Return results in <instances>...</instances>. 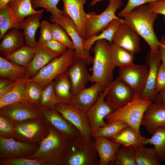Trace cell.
<instances>
[{
    "label": "cell",
    "mask_w": 165,
    "mask_h": 165,
    "mask_svg": "<svg viewBox=\"0 0 165 165\" xmlns=\"http://www.w3.org/2000/svg\"><path fill=\"white\" fill-rule=\"evenodd\" d=\"M69 143L63 134L49 123L48 133L38 142V150L24 157L43 161L48 165H63L64 155Z\"/></svg>",
    "instance_id": "cell-1"
},
{
    "label": "cell",
    "mask_w": 165,
    "mask_h": 165,
    "mask_svg": "<svg viewBox=\"0 0 165 165\" xmlns=\"http://www.w3.org/2000/svg\"><path fill=\"white\" fill-rule=\"evenodd\" d=\"M158 14L150 11L147 5H140L123 17L124 22L141 37L152 51H159V41L154 32L153 24Z\"/></svg>",
    "instance_id": "cell-2"
},
{
    "label": "cell",
    "mask_w": 165,
    "mask_h": 165,
    "mask_svg": "<svg viewBox=\"0 0 165 165\" xmlns=\"http://www.w3.org/2000/svg\"><path fill=\"white\" fill-rule=\"evenodd\" d=\"M92 46L94 54L90 82H99L105 87L113 81V72L115 68L110 53V43L105 39L96 41Z\"/></svg>",
    "instance_id": "cell-3"
},
{
    "label": "cell",
    "mask_w": 165,
    "mask_h": 165,
    "mask_svg": "<svg viewBox=\"0 0 165 165\" xmlns=\"http://www.w3.org/2000/svg\"><path fill=\"white\" fill-rule=\"evenodd\" d=\"M94 139L81 137L69 143L64 152L63 165H99Z\"/></svg>",
    "instance_id": "cell-4"
},
{
    "label": "cell",
    "mask_w": 165,
    "mask_h": 165,
    "mask_svg": "<svg viewBox=\"0 0 165 165\" xmlns=\"http://www.w3.org/2000/svg\"><path fill=\"white\" fill-rule=\"evenodd\" d=\"M151 102L136 97L131 102L107 115L105 118L107 123L120 121L127 123L139 135L140 127L144 113Z\"/></svg>",
    "instance_id": "cell-5"
},
{
    "label": "cell",
    "mask_w": 165,
    "mask_h": 165,
    "mask_svg": "<svg viewBox=\"0 0 165 165\" xmlns=\"http://www.w3.org/2000/svg\"><path fill=\"white\" fill-rule=\"evenodd\" d=\"M75 51L68 49L63 53L52 60L32 78L28 80L46 88L57 77L66 72L75 60Z\"/></svg>",
    "instance_id": "cell-6"
},
{
    "label": "cell",
    "mask_w": 165,
    "mask_h": 165,
    "mask_svg": "<svg viewBox=\"0 0 165 165\" xmlns=\"http://www.w3.org/2000/svg\"><path fill=\"white\" fill-rule=\"evenodd\" d=\"M123 5V0H109L107 7L100 14L93 11L86 13L84 26L85 40L97 35L107 28L112 20L119 18L115 13Z\"/></svg>",
    "instance_id": "cell-7"
},
{
    "label": "cell",
    "mask_w": 165,
    "mask_h": 165,
    "mask_svg": "<svg viewBox=\"0 0 165 165\" xmlns=\"http://www.w3.org/2000/svg\"><path fill=\"white\" fill-rule=\"evenodd\" d=\"M0 115L15 125L44 117L40 108L28 101L11 104L0 108Z\"/></svg>",
    "instance_id": "cell-8"
},
{
    "label": "cell",
    "mask_w": 165,
    "mask_h": 165,
    "mask_svg": "<svg viewBox=\"0 0 165 165\" xmlns=\"http://www.w3.org/2000/svg\"><path fill=\"white\" fill-rule=\"evenodd\" d=\"M49 125L44 117L15 125L13 138L21 141L38 143L48 134Z\"/></svg>",
    "instance_id": "cell-9"
},
{
    "label": "cell",
    "mask_w": 165,
    "mask_h": 165,
    "mask_svg": "<svg viewBox=\"0 0 165 165\" xmlns=\"http://www.w3.org/2000/svg\"><path fill=\"white\" fill-rule=\"evenodd\" d=\"M148 72L147 64L134 63L127 67L119 68L118 77L133 91L136 97H140L145 86Z\"/></svg>",
    "instance_id": "cell-10"
},
{
    "label": "cell",
    "mask_w": 165,
    "mask_h": 165,
    "mask_svg": "<svg viewBox=\"0 0 165 165\" xmlns=\"http://www.w3.org/2000/svg\"><path fill=\"white\" fill-rule=\"evenodd\" d=\"M54 108L78 130L82 137L92 138V129L86 112L71 103H58Z\"/></svg>",
    "instance_id": "cell-11"
},
{
    "label": "cell",
    "mask_w": 165,
    "mask_h": 165,
    "mask_svg": "<svg viewBox=\"0 0 165 165\" xmlns=\"http://www.w3.org/2000/svg\"><path fill=\"white\" fill-rule=\"evenodd\" d=\"M63 11L58 19H50L51 21L59 24L69 35L74 46L75 59H82L88 65L92 64L93 57L88 55L83 48V44L85 40L80 36L73 20L63 10Z\"/></svg>",
    "instance_id": "cell-12"
},
{
    "label": "cell",
    "mask_w": 165,
    "mask_h": 165,
    "mask_svg": "<svg viewBox=\"0 0 165 165\" xmlns=\"http://www.w3.org/2000/svg\"><path fill=\"white\" fill-rule=\"evenodd\" d=\"M38 143H31L16 140L13 138L0 137V159L24 157L38 150Z\"/></svg>",
    "instance_id": "cell-13"
},
{
    "label": "cell",
    "mask_w": 165,
    "mask_h": 165,
    "mask_svg": "<svg viewBox=\"0 0 165 165\" xmlns=\"http://www.w3.org/2000/svg\"><path fill=\"white\" fill-rule=\"evenodd\" d=\"M114 81L106 87L104 91L100 94L86 112L92 130L106 125L107 123L105 121V117L115 111L105 99L106 95Z\"/></svg>",
    "instance_id": "cell-14"
},
{
    "label": "cell",
    "mask_w": 165,
    "mask_h": 165,
    "mask_svg": "<svg viewBox=\"0 0 165 165\" xmlns=\"http://www.w3.org/2000/svg\"><path fill=\"white\" fill-rule=\"evenodd\" d=\"M41 108L44 118L49 123L63 134L69 143L81 137L78 130L54 107Z\"/></svg>",
    "instance_id": "cell-15"
},
{
    "label": "cell",
    "mask_w": 165,
    "mask_h": 165,
    "mask_svg": "<svg viewBox=\"0 0 165 165\" xmlns=\"http://www.w3.org/2000/svg\"><path fill=\"white\" fill-rule=\"evenodd\" d=\"M136 97L133 91L118 77L114 81L105 99L116 111L127 105Z\"/></svg>",
    "instance_id": "cell-16"
},
{
    "label": "cell",
    "mask_w": 165,
    "mask_h": 165,
    "mask_svg": "<svg viewBox=\"0 0 165 165\" xmlns=\"http://www.w3.org/2000/svg\"><path fill=\"white\" fill-rule=\"evenodd\" d=\"M161 61L160 53L148 52L146 57L145 62L148 68V72L144 90L140 98L147 101H154L157 94L156 83L157 74Z\"/></svg>",
    "instance_id": "cell-17"
},
{
    "label": "cell",
    "mask_w": 165,
    "mask_h": 165,
    "mask_svg": "<svg viewBox=\"0 0 165 165\" xmlns=\"http://www.w3.org/2000/svg\"><path fill=\"white\" fill-rule=\"evenodd\" d=\"M141 125L152 135L165 127V104L151 102L144 113Z\"/></svg>",
    "instance_id": "cell-18"
},
{
    "label": "cell",
    "mask_w": 165,
    "mask_h": 165,
    "mask_svg": "<svg viewBox=\"0 0 165 165\" xmlns=\"http://www.w3.org/2000/svg\"><path fill=\"white\" fill-rule=\"evenodd\" d=\"M88 64L81 59H75L67 73L71 86V91L73 95L84 89L89 82L91 75L87 68Z\"/></svg>",
    "instance_id": "cell-19"
},
{
    "label": "cell",
    "mask_w": 165,
    "mask_h": 165,
    "mask_svg": "<svg viewBox=\"0 0 165 165\" xmlns=\"http://www.w3.org/2000/svg\"><path fill=\"white\" fill-rule=\"evenodd\" d=\"M138 35L124 22L114 34L112 42L134 54L140 50V38Z\"/></svg>",
    "instance_id": "cell-20"
},
{
    "label": "cell",
    "mask_w": 165,
    "mask_h": 165,
    "mask_svg": "<svg viewBox=\"0 0 165 165\" xmlns=\"http://www.w3.org/2000/svg\"><path fill=\"white\" fill-rule=\"evenodd\" d=\"M105 87L100 82H95L73 94L70 103L86 112Z\"/></svg>",
    "instance_id": "cell-21"
},
{
    "label": "cell",
    "mask_w": 165,
    "mask_h": 165,
    "mask_svg": "<svg viewBox=\"0 0 165 165\" xmlns=\"http://www.w3.org/2000/svg\"><path fill=\"white\" fill-rule=\"evenodd\" d=\"M32 0H10L6 8L15 28L20 29V25L26 17L34 14L43 13L44 9L36 10L33 7Z\"/></svg>",
    "instance_id": "cell-22"
},
{
    "label": "cell",
    "mask_w": 165,
    "mask_h": 165,
    "mask_svg": "<svg viewBox=\"0 0 165 165\" xmlns=\"http://www.w3.org/2000/svg\"><path fill=\"white\" fill-rule=\"evenodd\" d=\"M35 52L32 59L26 67L27 78L30 79L54 58L60 56L51 51L42 43L37 41L35 47Z\"/></svg>",
    "instance_id": "cell-23"
},
{
    "label": "cell",
    "mask_w": 165,
    "mask_h": 165,
    "mask_svg": "<svg viewBox=\"0 0 165 165\" xmlns=\"http://www.w3.org/2000/svg\"><path fill=\"white\" fill-rule=\"evenodd\" d=\"M63 11L73 20L81 37L85 40L84 22L86 13L84 5L86 0H61Z\"/></svg>",
    "instance_id": "cell-24"
},
{
    "label": "cell",
    "mask_w": 165,
    "mask_h": 165,
    "mask_svg": "<svg viewBox=\"0 0 165 165\" xmlns=\"http://www.w3.org/2000/svg\"><path fill=\"white\" fill-rule=\"evenodd\" d=\"M93 138L99 159V165H115L116 153L121 145L101 137Z\"/></svg>",
    "instance_id": "cell-25"
},
{
    "label": "cell",
    "mask_w": 165,
    "mask_h": 165,
    "mask_svg": "<svg viewBox=\"0 0 165 165\" xmlns=\"http://www.w3.org/2000/svg\"><path fill=\"white\" fill-rule=\"evenodd\" d=\"M0 44V51L6 56L17 51L25 46L23 32L13 28L9 30L3 36Z\"/></svg>",
    "instance_id": "cell-26"
},
{
    "label": "cell",
    "mask_w": 165,
    "mask_h": 165,
    "mask_svg": "<svg viewBox=\"0 0 165 165\" xmlns=\"http://www.w3.org/2000/svg\"><path fill=\"white\" fill-rule=\"evenodd\" d=\"M43 13H39L28 16L21 22L19 29L23 31L25 40V46L35 47L37 42L35 41L36 31L41 24L40 20Z\"/></svg>",
    "instance_id": "cell-27"
},
{
    "label": "cell",
    "mask_w": 165,
    "mask_h": 165,
    "mask_svg": "<svg viewBox=\"0 0 165 165\" xmlns=\"http://www.w3.org/2000/svg\"><path fill=\"white\" fill-rule=\"evenodd\" d=\"M147 139L141 135L138 134L129 126L123 129L115 136L109 139L122 145L133 147L138 145H147Z\"/></svg>",
    "instance_id": "cell-28"
},
{
    "label": "cell",
    "mask_w": 165,
    "mask_h": 165,
    "mask_svg": "<svg viewBox=\"0 0 165 165\" xmlns=\"http://www.w3.org/2000/svg\"><path fill=\"white\" fill-rule=\"evenodd\" d=\"M26 67L21 66L0 57V77L12 81L23 79H27Z\"/></svg>",
    "instance_id": "cell-29"
},
{
    "label": "cell",
    "mask_w": 165,
    "mask_h": 165,
    "mask_svg": "<svg viewBox=\"0 0 165 165\" xmlns=\"http://www.w3.org/2000/svg\"><path fill=\"white\" fill-rule=\"evenodd\" d=\"M54 88L58 103H70L73 94L69 77L65 72L54 80Z\"/></svg>",
    "instance_id": "cell-30"
},
{
    "label": "cell",
    "mask_w": 165,
    "mask_h": 165,
    "mask_svg": "<svg viewBox=\"0 0 165 165\" xmlns=\"http://www.w3.org/2000/svg\"><path fill=\"white\" fill-rule=\"evenodd\" d=\"M110 53L115 67L124 68L134 64V54L113 42L110 43Z\"/></svg>",
    "instance_id": "cell-31"
},
{
    "label": "cell",
    "mask_w": 165,
    "mask_h": 165,
    "mask_svg": "<svg viewBox=\"0 0 165 165\" xmlns=\"http://www.w3.org/2000/svg\"><path fill=\"white\" fill-rule=\"evenodd\" d=\"M124 22L123 19L119 18L112 20L108 27L99 35L90 38L85 40L83 43L84 49L87 53L90 55V52L91 47L97 41L105 39L110 43L112 42V38L114 34L119 26Z\"/></svg>",
    "instance_id": "cell-32"
},
{
    "label": "cell",
    "mask_w": 165,
    "mask_h": 165,
    "mask_svg": "<svg viewBox=\"0 0 165 165\" xmlns=\"http://www.w3.org/2000/svg\"><path fill=\"white\" fill-rule=\"evenodd\" d=\"M27 79H20L10 92L0 98V108L11 104L27 101L25 90Z\"/></svg>",
    "instance_id": "cell-33"
},
{
    "label": "cell",
    "mask_w": 165,
    "mask_h": 165,
    "mask_svg": "<svg viewBox=\"0 0 165 165\" xmlns=\"http://www.w3.org/2000/svg\"><path fill=\"white\" fill-rule=\"evenodd\" d=\"M143 145L134 147L137 165H160V161L154 148H146Z\"/></svg>",
    "instance_id": "cell-34"
},
{
    "label": "cell",
    "mask_w": 165,
    "mask_h": 165,
    "mask_svg": "<svg viewBox=\"0 0 165 165\" xmlns=\"http://www.w3.org/2000/svg\"><path fill=\"white\" fill-rule=\"evenodd\" d=\"M35 47L25 46L15 52L6 56L5 58L17 65L27 67L32 59Z\"/></svg>",
    "instance_id": "cell-35"
},
{
    "label": "cell",
    "mask_w": 165,
    "mask_h": 165,
    "mask_svg": "<svg viewBox=\"0 0 165 165\" xmlns=\"http://www.w3.org/2000/svg\"><path fill=\"white\" fill-rule=\"evenodd\" d=\"M128 126L126 123L120 121L107 123L104 126L92 130V137H101L109 139Z\"/></svg>",
    "instance_id": "cell-36"
},
{
    "label": "cell",
    "mask_w": 165,
    "mask_h": 165,
    "mask_svg": "<svg viewBox=\"0 0 165 165\" xmlns=\"http://www.w3.org/2000/svg\"><path fill=\"white\" fill-rule=\"evenodd\" d=\"M134 147L121 145L116 153L115 165H137Z\"/></svg>",
    "instance_id": "cell-37"
},
{
    "label": "cell",
    "mask_w": 165,
    "mask_h": 165,
    "mask_svg": "<svg viewBox=\"0 0 165 165\" xmlns=\"http://www.w3.org/2000/svg\"><path fill=\"white\" fill-rule=\"evenodd\" d=\"M147 141L154 146L160 162H165V127L157 130Z\"/></svg>",
    "instance_id": "cell-38"
},
{
    "label": "cell",
    "mask_w": 165,
    "mask_h": 165,
    "mask_svg": "<svg viewBox=\"0 0 165 165\" xmlns=\"http://www.w3.org/2000/svg\"><path fill=\"white\" fill-rule=\"evenodd\" d=\"M25 90L27 101L39 106L44 90L43 87L35 82L27 79Z\"/></svg>",
    "instance_id": "cell-39"
},
{
    "label": "cell",
    "mask_w": 165,
    "mask_h": 165,
    "mask_svg": "<svg viewBox=\"0 0 165 165\" xmlns=\"http://www.w3.org/2000/svg\"><path fill=\"white\" fill-rule=\"evenodd\" d=\"M60 0H32V5L35 9L42 8L46 9L52 14L50 19L57 20L63 13V10L58 8L57 5Z\"/></svg>",
    "instance_id": "cell-40"
},
{
    "label": "cell",
    "mask_w": 165,
    "mask_h": 165,
    "mask_svg": "<svg viewBox=\"0 0 165 165\" xmlns=\"http://www.w3.org/2000/svg\"><path fill=\"white\" fill-rule=\"evenodd\" d=\"M51 30L53 39L64 45L68 49H74L73 42L66 30L59 24H51Z\"/></svg>",
    "instance_id": "cell-41"
},
{
    "label": "cell",
    "mask_w": 165,
    "mask_h": 165,
    "mask_svg": "<svg viewBox=\"0 0 165 165\" xmlns=\"http://www.w3.org/2000/svg\"><path fill=\"white\" fill-rule=\"evenodd\" d=\"M58 103L54 88V80L44 89L39 107L43 108L54 107Z\"/></svg>",
    "instance_id": "cell-42"
},
{
    "label": "cell",
    "mask_w": 165,
    "mask_h": 165,
    "mask_svg": "<svg viewBox=\"0 0 165 165\" xmlns=\"http://www.w3.org/2000/svg\"><path fill=\"white\" fill-rule=\"evenodd\" d=\"M0 165H48L46 162L39 160L24 157L13 158L0 159Z\"/></svg>",
    "instance_id": "cell-43"
},
{
    "label": "cell",
    "mask_w": 165,
    "mask_h": 165,
    "mask_svg": "<svg viewBox=\"0 0 165 165\" xmlns=\"http://www.w3.org/2000/svg\"><path fill=\"white\" fill-rule=\"evenodd\" d=\"M15 28L6 8L0 9V40L11 28Z\"/></svg>",
    "instance_id": "cell-44"
},
{
    "label": "cell",
    "mask_w": 165,
    "mask_h": 165,
    "mask_svg": "<svg viewBox=\"0 0 165 165\" xmlns=\"http://www.w3.org/2000/svg\"><path fill=\"white\" fill-rule=\"evenodd\" d=\"M15 125L0 115V137L13 138Z\"/></svg>",
    "instance_id": "cell-45"
},
{
    "label": "cell",
    "mask_w": 165,
    "mask_h": 165,
    "mask_svg": "<svg viewBox=\"0 0 165 165\" xmlns=\"http://www.w3.org/2000/svg\"><path fill=\"white\" fill-rule=\"evenodd\" d=\"M40 27V35L38 42L42 44L53 39L51 24L47 21L43 20L41 22Z\"/></svg>",
    "instance_id": "cell-46"
},
{
    "label": "cell",
    "mask_w": 165,
    "mask_h": 165,
    "mask_svg": "<svg viewBox=\"0 0 165 165\" xmlns=\"http://www.w3.org/2000/svg\"><path fill=\"white\" fill-rule=\"evenodd\" d=\"M159 0H128L124 9L118 13L119 17H123L129 14L135 8L143 4Z\"/></svg>",
    "instance_id": "cell-47"
},
{
    "label": "cell",
    "mask_w": 165,
    "mask_h": 165,
    "mask_svg": "<svg viewBox=\"0 0 165 165\" xmlns=\"http://www.w3.org/2000/svg\"><path fill=\"white\" fill-rule=\"evenodd\" d=\"M42 44L51 51L60 55L68 49V48L63 44L54 39Z\"/></svg>",
    "instance_id": "cell-48"
},
{
    "label": "cell",
    "mask_w": 165,
    "mask_h": 165,
    "mask_svg": "<svg viewBox=\"0 0 165 165\" xmlns=\"http://www.w3.org/2000/svg\"><path fill=\"white\" fill-rule=\"evenodd\" d=\"M165 88V67L161 63L159 68L156 83V89L158 94Z\"/></svg>",
    "instance_id": "cell-49"
},
{
    "label": "cell",
    "mask_w": 165,
    "mask_h": 165,
    "mask_svg": "<svg viewBox=\"0 0 165 165\" xmlns=\"http://www.w3.org/2000/svg\"><path fill=\"white\" fill-rule=\"evenodd\" d=\"M151 12L165 15V0H159L147 4Z\"/></svg>",
    "instance_id": "cell-50"
},
{
    "label": "cell",
    "mask_w": 165,
    "mask_h": 165,
    "mask_svg": "<svg viewBox=\"0 0 165 165\" xmlns=\"http://www.w3.org/2000/svg\"><path fill=\"white\" fill-rule=\"evenodd\" d=\"M159 51L162 63L165 67V35L162 36L160 40Z\"/></svg>",
    "instance_id": "cell-51"
},
{
    "label": "cell",
    "mask_w": 165,
    "mask_h": 165,
    "mask_svg": "<svg viewBox=\"0 0 165 165\" xmlns=\"http://www.w3.org/2000/svg\"><path fill=\"white\" fill-rule=\"evenodd\" d=\"M20 80L13 81L7 86L0 89V98L10 92L15 87Z\"/></svg>",
    "instance_id": "cell-52"
},
{
    "label": "cell",
    "mask_w": 165,
    "mask_h": 165,
    "mask_svg": "<svg viewBox=\"0 0 165 165\" xmlns=\"http://www.w3.org/2000/svg\"><path fill=\"white\" fill-rule=\"evenodd\" d=\"M154 101L155 103L165 104V88L157 94Z\"/></svg>",
    "instance_id": "cell-53"
},
{
    "label": "cell",
    "mask_w": 165,
    "mask_h": 165,
    "mask_svg": "<svg viewBox=\"0 0 165 165\" xmlns=\"http://www.w3.org/2000/svg\"><path fill=\"white\" fill-rule=\"evenodd\" d=\"M13 81L8 79L0 78V89L9 84Z\"/></svg>",
    "instance_id": "cell-54"
},
{
    "label": "cell",
    "mask_w": 165,
    "mask_h": 165,
    "mask_svg": "<svg viewBox=\"0 0 165 165\" xmlns=\"http://www.w3.org/2000/svg\"><path fill=\"white\" fill-rule=\"evenodd\" d=\"M10 0H0V9L5 8Z\"/></svg>",
    "instance_id": "cell-55"
},
{
    "label": "cell",
    "mask_w": 165,
    "mask_h": 165,
    "mask_svg": "<svg viewBox=\"0 0 165 165\" xmlns=\"http://www.w3.org/2000/svg\"><path fill=\"white\" fill-rule=\"evenodd\" d=\"M104 0H93L90 3V5L91 6H93L97 2Z\"/></svg>",
    "instance_id": "cell-56"
}]
</instances>
